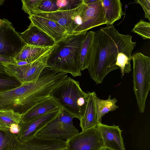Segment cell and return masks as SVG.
Instances as JSON below:
<instances>
[{"mask_svg":"<svg viewBox=\"0 0 150 150\" xmlns=\"http://www.w3.org/2000/svg\"><path fill=\"white\" fill-rule=\"evenodd\" d=\"M83 0H57L56 4L59 10H70L81 4Z\"/></svg>","mask_w":150,"mask_h":150,"instance_id":"28","label":"cell"},{"mask_svg":"<svg viewBox=\"0 0 150 150\" xmlns=\"http://www.w3.org/2000/svg\"><path fill=\"white\" fill-rule=\"evenodd\" d=\"M58 9L56 4V0H42L37 11L33 15L41 12H54Z\"/></svg>","mask_w":150,"mask_h":150,"instance_id":"27","label":"cell"},{"mask_svg":"<svg viewBox=\"0 0 150 150\" xmlns=\"http://www.w3.org/2000/svg\"><path fill=\"white\" fill-rule=\"evenodd\" d=\"M58 108H60L58 104L53 98L49 97L36 104L23 114L21 122H28Z\"/></svg>","mask_w":150,"mask_h":150,"instance_id":"16","label":"cell"},{"mask_svg":"<svg viewBox=\"0 0 150 150\" xmlns=\"http://www.w3.org/2000/svg\"><path fill=\"white\" fill-rule=\"evenodd\" d=\"M42 0H22V9L29 16L36 12Z\"/></svg>","mask_w":150,"mask_h":150,"instance_id":"29","label":"cell"},{"mask_svg":"<svg viewBox=\"0 0 150 150\" xmlns=\"http://www.w3.org/2000/svg\"><path fill=\"white\" fill-rule=\"evenodd\" d=\"M89 96L84 113L79 120L80 125L82 131L96 126L99 124L96 110L94 91L88 92Z\"/></svg>","mask_w":150,"mask_h":150,"instance_id":"19","label":"cell"},{"mask_svg":"<svg viewBox=\"0 0 150 150\" xmlns=\"http://www.w3.org/2000/svg\"><path fill=\"white\" fill-rule=\"evenodd\" d=\"M62 109L58 108L28 122L19 124L20 131L17 135L22 142H25L35 136L36 134L60 113Z\"/></svg>","mask_w":150,"mask_h":150,"instance_id":"12","label":"cell"},{"mask_svg":"<svg viewBox=\"0 0 150 150\" xmlns=\"http://www.w3.org/2000/svg\"><path fill=\"white\" fill-rule=\"evenodd\" d=\"M98 0H83V3L85 5H89L95 3Z\"/></svg>","mask_w":150,"mask_h":150,"instance_id":"33","label":"cell"},{"mask_svg":"<svg viewBox=\"0 0 150 150\" xmlns=\"http://www.w3.org/2000/svg\"><path fill=\"white\" fill-rule=\"evenodd\" d=\"M28 18L31 23L50 36L56 42L69 34L65 29L53 20L35 15L29 16Z\"/></svg>","mask_w":150,"mask_h":150,"instance_id":"15","label":"cell"},{"mask_svg":"<svg viewBox=\"0 0 150 150\" xmlns=\"http://www.w3.org/2000/svg\"><path fill=\"white\" fill-rule=\"evenodd\" d=\"M85 6L83 3L78 7L70 10H59L52 12H41L34 15L53 20L65 29L69 34L74 33L81 23V14Z\"/></svg>","mask_w":150,"mask_h":150,"instance_id":"10","label":"cell"},{"mask_svg":"<svg viewBox=\"0 0 150 150\" xmlns=\"http://www.w3.org/2000/svg\"><path fill=\"white\" fill-rule=\"evenodd\" d=\"M109 95L106 100L100 99L96 93L94 95V102L98 123H101L102 117L106 113L110 111H113L119 108L116 105L117 101L115 98L111 99Z\"/></svg>","mask_w":150,"mask_h":150,"instance_id":"21","label":"cell"},{"mask_svg":"<svg viewBox=\"0 0 150 150\" xmlns=\"http://www.w3.org/2000/svg\"><path fill=\"white\" fill-rule=\"evenodd\" d=\"M5 1L4 0H0V6L4 4Z\"/></svg>","mask_w":150,"mask_h":150,"instance_id":"34","label":"cell"},{"mask_svg":"<svg viewBox=\"0 0 150 150\" xmlns=\"http://www.w3.org/2000/svg\"><path fill=\"white\" fill-rule=\"evenodd\" d=\"M74 118L62 109L59 114L35 136L66 141L79 133V130L73 125Z\"/></svg>","mask_w":150,"mask_h":150,"instance_id":"6","label":"cell"},{"mask_svg":"<svg viewBox=\"0 0 150 150\" xmlns=\"http://www.w3.org/2000/svg\"><path fill=\"white\" fill-rule=\"evenodd\" d=\"M22 115L12 109H0V128L9 130L12 124L20 123Z\"/></svg>","mask_w":150,"mask_h":150,"instance_id":"22","label":"cell"},{"mask_svg":"<svg viewBox=\"0 0 150 150\" xmlns=\"http://www.w3.org/2000/svg\"><path fill=\"white\" fill-rule=\"evenodd\" d=\"M87 32L68 34L56 43L47 58L46 67L59 72L81 76L79 56Z\"/></svg>","mask_w":150,"mask_h":150,"instance_id":"3","label":"cell"},{"mask_svg":"<svg viewBox=\"0 0 150 150\" xmlns=\"http://www.w3.org/2000/svg\"><path fill=\"white\" fill-rule=\"evenodd\" d=\"M136 3L139 4L142 8L145 13V18L150 20V0H136Z\"/></svg>","mask_w":150,"mask_h":150,"instance_id":"30","label":"cell"},{"mask_svg":"<svg viewBox=\"0 0 150 150\" xmlns=\"http://www.w3.org/2000/svg\"><path fill=\"white\" fill-rule=\"evenodd\" d=\"M66 141V150L107 149L97 126L82 131Z\"/></svg>","mask_w":150,"mask_h":150,"instance_id":"9","label":"cell"},{"mask_svg":"<svg viewBox=\"0 0 150 150\" xmlns=\"http://www.w3.org/2000/svg\"><path fill=\"white\" fill-rule=\"evenodd\" d=\"M22 84L16 78L6 72L0 73V92L11 90Z\"/></svg>","mask_w":150,"mask_h":150,"instance_id":"24","label":"cell"},{"mask_svg":"<svg viewBox=\"0 0 150 150\" xmlns=\"http://www.w3.org/2000/svg\"><path fill=\"white\" fill-rule=\"evenodd\" d=\"M81 17V24L76 28L74 33L87 32L93 27L106 24L101 0L91 4H85Z\"/></svg>","mask_w":150,"mask_h":150,"instance_id":"11","label":"cell"},{"mask_svg":"<svg viewBox=\"0 0 150 150\" xmlns=\"http://www.w3.org/2000/svg\"><path fill=\"white\" fill-rule=\"evenodd\" d=\"M11 133L17 135L20 131V127L19 124H13L10 126L9 130Z\"/></svg>","mask_w":150,"mask_h":150,"instance_id":"32","label":"cell"},{"mask_svg":"<svg viewBox=\"0 0 150 150\" xmlns=\"http://www.w3.org/2000/svg\"><path fill=\"white\" fill-rule=\"evenodd\" d=\"M54 46L51 47H40L26 44L13 58L16 62L23 61L32 62L50 52Z\"/></svg>","mask_w":150,"mask_h":150,"instance_id":"17","label":"cell"},{"mask_svg":"<svg viewBox=\"0 0 150 150\" xmlns=\"http://www.w3.org/2000/svg\"><path fill=\"white\" fill-rule=\"evenodd\" d=\"M94 32L93 31L87 32L86 38L82 43L79 56L80 68L81 71L87 69L90 63Z\"/></svg>","mask_w":150,"mask_h":150,"instance_id":"20","label":"cell"},{"mask_svg":"<svg viewBox=\"0 0 150 150\" xmlns=\"http://www.w3.org/2000/svg\"><path fill=\"white\" fill-rule=\"evenodd\" d=\"M20 34L25 43L29 45L40 47H51L56 43L52 37L31 23L26 30Z\"/></svg>","mask_w":150,"mask_h":150,"instance_id":"14","label":"cell"},{"mask_svg":"<svg viewBox=\"0 0 150 150\" xmlns=\"http://www.w3.org/2000/svg\"><path fill=\"white\" fill-rule=\"evenodd\" d=\"M51 51L32 62L21 65L15 63L5 64V71L16 78L22 84L35 81L46 67L47 60Z\"/></svg>","mask_w":150,"mask_h":150,"instance_id":"7","label":"cell"},{"mask_svg":"<svg viewBox=\"0 0 150 150\" xmlns=\"http://www.w3.org/2000/svg\"><path fill=\"white\" fill-rule=\"evenodd\" d=\"M132 56H130L123 52L119 53L117 57L116 65L120 69L122 76L125 73L128 74L132 71L130 61Z\"/></svg>","mask_w":150,"mask_h":150,"instance_id":"25","label":"cell"},{"mask_svg":"<svg viewBox=\"0 0 150 150\" xmlns=\"http://www.w3.org/2000/svg\"><path fill=\"white\" fill-rule=\"evenodd\" d=\"M97 127L101 135L105 147L110 150H125L122 131L118 126H109L99 123Z\"/></svg>","mask_w":150,"mask_h":150,"instance_id":"13","label":"cell"},{"mask_svg":"<svg viewBox=\"0 0 150 150\" xmlns=\"http://www.w3.org/2000/svg\"><path fill=\"white\" fill-rule=\"evenodd\" d=\"M0 26V55L13 58L26 45L12 23L3 19Z\"/></svg>","mask_w":150,"mask_h":150,"instance_id":"8","label":"cell"},{"mask_svg":"<svg viewBox=\"0 0 150 150\" xmlns=\"http://www.w3.org/2000/svg\"><path fill=\"white\" fill-rule=\"evenodd\" d=\"M16 61L13 58L7 57L0 55V73L5 72V67L4 63H15Z\"/></svg>","mask_w":150,"mask_h":150,"instance_id":"31","label":"cell"},{"mask_svg":"<svg viewBox=\"0 0 150 150\" xmlns=\"http://www.w3.org/2000/svg\"><path fill=\"white\" fill-rule=\"evenodd\" d=\"M129 35L120 33L113 25H106L94 32L91 59L88 68L91 77L97 84L102 83L110 72L120 69L117 58L121 52L132 56L136 43Z\"/></svg>","mask_w":150,"mask_h":150,"instance_id":"1","label":"cell"},{"mask_svg":"<svg viewBox=\"0 0 150 150\" xmlns=\"http://www.w3.org/2000/svg\"><path fill=\"white\" fill-rule=\"evenodd\" d=\"M89 93L83 91L79 83L67 77L51 93L53 98L63 110L80 120L87 105Z\"/></svg>","mask_w":150,"mask_h":150,"instance_id":"4","label":"cell"},{"mask_svg":"<svg viewBox=\"0 0 150 150\" xmlns=\"http://www.w3.org/2000/svg\"><path fill=\"white\" fill-rule=\"evenodd\" d=\"M132 31L140 35L143 39L150 38V23L141 20L136 24Z\"/></svg>","mask_w":150,"mask_h":150,"instance_id":"26","label":"cell"},{"mask_svg":"<svg viewBox=\"0 0 150 150\" xmlns=\"http://www.w3.org/2000/svg\"><path fill=\"white\" fill-rule=\"evenodd\" d=\"M20 141L17 135L0 128V150H17Z\"/></svg>","mask_w":150,"mask_h":150,"instance_id":"23","label":"cell"},{"mask_svg":"<svg viewBox=\"0 0 150 150\" xmlns=\"http://www.w3.org/2000/svg\"><path fill=\"white\" fill-rule=\"evenodd\" d=\"M3 21V20L1 19L0 18V26L1 25V24H2Z\"/></svg>","mask_w":150,"mask_h":150,"instance_id":"35","label":"cell"},{"mask_svg":"<svg viewBox=\"0 0 150 150\" xmlns=\"http://www.w3.org/2000/svg\"><path fill=\"white\" fill-rule=\"evenodd\" d=\"M55 87L52 76L43 70L36 81L25 83L16 88L0 92V109H12L23 115L49 97Z\"/></svg>","mask_w":150,"mask_h":150,"instance_id":"2","label":"cell"},{"mask_svg":"<svg viewBox=\"0 0 150 150\" xmlns=\"http://www.w3.org/2000/svg\"><path fill=\"white\" fill-rule=\"evenodd\" d=\"M133 91L139 111L144 112L150 90V57L141 53L132 56Z\"/></svg>","mask_w":150,"mask_h":150,"instance_id":"5","label":"cell"},{"mask_svg":"<svg viewBox=\"0 0 150 150\" xmlns=\"http://www.w3.org/2000/svg\"><path fill=\"white\" fill-rule=\"evenodd\" d=\"M106 25H113L124 15L120 0H101Z\"/></svg>","mask_w":150,"mask_h":150,"instance_id":"18","label":"cell"}]
</instances>
